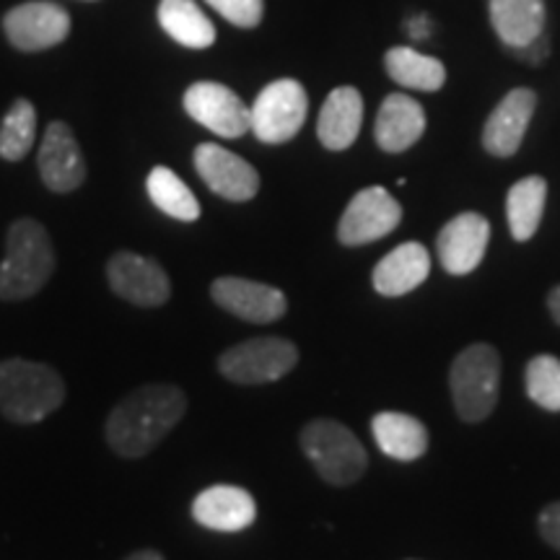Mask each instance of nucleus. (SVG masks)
<instances>
[{
	"label": "nucleus",
	"mask_w": 560,
	"mask_h": 560,
	"mask_svg": "<svg viewBox=\"0 0 560 560\" xmlns=\"http://www.w3.org/2000/svg\"><path fill=\"white\" fill-rule=\"evenodd\" d=\"M159 24L170 37L190 50H206L215 42V26L198 0H161Z\"/></svg>",
	"instance_id": "nucleus-23"
},
{
	"label": "nucleus",
	"mask_w": 560,
	"mask_h": 560,
	"mask_svg": "<svg viewBox=\"0 0 560 560\" xmlns=\"http://www.w3.org/2000/svg\"><path fill=\"white\" fill-rule=\"evenodd\" d=\"M402 221V206L384 187H366L348 202L340 215L338 240L346 247H363L392 234Z\"/></svg>",
	"instance_id": "nucleus-9"
},
{
	"label": "nucleus",
	"mask_w": 560,
	"mask_h": 560,
	"mask_svg": "<svg viewBox=\"0 0 560 560\" xmlns=\"http://www.w3.org/2000/svg\"><path fill=\"white\" fill-rule=\"evenodd\" d=\"M408 34L412 39H429L431 34H433V24H431V19L429 16H423V13H420V16H412L410 21H408Z\"/></svg>",
	"instance_id": "nucleus-32"
},
{
	"label": "nucleus",
	"mask_w": 560,
	"mask_h": 560,
	"mask_svg": "<svg viewBox=\"0 0 560 560\" xmlns=\"http://www.w3.org/2000/svg\"><path fill=\"white\" fill-rule=\"evenodd\" d=\"M3 32L16 50L39 52L60 45L70 32V16L58 3L32 0L3 16Z\"/></svg>",
	"instance_id": "nucleus-11"
},
{
	"label": "nucleus",
	"mask_w": 560,
	"mask_h": 560,
	"mask_svg": "<svg viewBox=\"0 0 560 560\" xmlns=\"http://www.w3.org/2000/svg\"><path fill=\"white\" fill-rule=\"evenodd\" d=\"M37 140V109L30 100H16L0 122V159L21 161Z\"/></svg>",
	"instance_id": "nucleus-27"
},
{
	"label": "nucleus",
	"mask_w": 560,
	"mask_h": 560,
	"mask_svg": "<svg viewBox=\"0 0 560 560\" xmlns=\"http://www.w3.org/2000/svg\"><path fill=\"white\" fill-rule=\"evenodd\" d=\"M37 166L47 190L58 195L79 190L86 182V159H83L79 140H75L73 130L66 122L55 120L47 125L39 145Z\"/></svg>",
	"instance_id": "nucleus-13"
},
{
	"label": "nucleus",
	"mask_w": 560,
	"mask_h": 560,
	"mask_svg": "<svg viewBox=\"0 0 560 560\" xmlns=\"http://www.w3.org/2000/svg\"><path fill=\"white\" fill-rule=\"evenodd\" d=\"M537 109V94L532 89H514L490 112L482 128V145L490 156L509 159L520 151L524 132H527L532 115Z\"/></svg>",
	"instance_id": "nucleus-16"
},
{
	"label": "nucleus",
	"mask_w": 560,
	"mask_h": 560,
	"mask_svg": "<svg viewBox=\"0 0 560 560\" xmlns=\"http://www.w3.org/2000/svg\"><path fill=\"white\" fill-rule=\"evenodd\" d=\"M425 130V112L408 94H389L380 107L374 138L382 151L402 153L416 145Z\"/></svg>",
	"instance_id": "nucleus-19"
},
{
	"label": "nucleus",
	"mask_w": 560,
	"mask_h": 560,
	"mask_svg": "<svg viewBox=\"0 0 560 560\" xmlns=\"http://www.w3.org/2000/svg\"><path fill=\"white\" fill-rule=\"evenodd\" d=\"M545 198H548V182L542 177H524L509 190L506 219L511 236L516 242H529L537 234L542 221Z\"/></svg>",
	"instance_id": "nucleus-24"
},
{
	"label": "nucleus",
	"mask_w": 560,
	"mask_h": 560,
	"mask_svg": "<svg viewBox=\"0 0 560 560\" xmlns=\"http://www.w3.org/2000/svg\"><path fill=\"white\" fill-rule=\"evenodd\" d=\"M527 395L542 410L560 412V359L556 355H535L527 363Z\"/></svg>",
	"instance_id": "nucleus-28"
},
{
	"label": "nucleus",
	"mask_w": 560,
	"mask_h": 560,
	"mask_svg": "<svg viewBox=\"0 0 560 560\" xmlns=\"http://www.w3.org/2000/svg\"><path fill=\"white\" fill-rule=\"evenodd\" d=\"M454 408L467 423H478L493 412L501 389V355L493 346L478 342L454 359L450 371Z\"/></svg>",
	"instance_id": "nucleus-4"
},
{
	"label": "nucleus",
	"mask_w": 560,
	"mask_h": 560,
	"mask_svg": "<svg viewBox=\"0 0 560 560\" xmlns=\"http://www.w3.org/2000/svg\"><path fill=\"white\" fill-rule=\"evenodd\" d=\"M540 532L548 545H552L560 552V501L550 503L540 514Z\"/></svg>",
	"instance_id": "nucleus-30"
},
{
	"label": "nucleus",
	"mask_w": 560,
	"mask_h": 560,
	"mask_svg": "<svg viewBox=\"0 0 560 560\" xmlns=\"http://www.w3.org/2000/svg\"><path fill=\"white\" fill-rule=\"evenodd\" d=\"M376 446L397 462H412L429 452V431L418 418L405 412H380L371 420Z\"/></svg>",
	"instance_id": "nucleus-22"
},
{
	"label": "nucleus",
	"mask_w": 560,
	"mask_h": 560,
	"mask_svg": "<svg viewBox=\"0 0 560 560\" xmlns=\"http://www.w3.org/2000/svg\"><path fill=\"white\" fill-rule=\"evenodd\" d=\"M55 247L47 229L34 219L11 223L5 236V257L0 262V299L26 301L50 283Z\"/></svg>",
	"instance_id": "nucleus-2"
},
{
	"label": "nucleus",
	"mask_w": 560,
	"mask_h": 560,
	"mask_svg": "<svg viewBox=\"0 0 560 560\" xmlns=\"http://www.w3.org/2000/svg\"><path fill=\"white\" fill-rule=\"evenodd\" d=\"M384 68H387L389 79L405 89L439 91L446 81L444 62L412 50V47H392L384 55Z\"/></svg>",
	"instance_id": "nucleus-25"
},
{
	"label": "nucleus",
	"mask_w": 560,
	"mask_h": 560,
	"mask_svg": "<svg viewBox=\"0 0 560 560\" xmlns=\"http://www.w3.org/2000/svg\"><path fill=\"white\" fill-rule=\"evenodd\" d=\"M548 306H550L552 319H556L558 325H560V285H556V289L550 291V296H548Z\"/></svg>",
	"instance_id": "nucleus-33"
},
{
	"label": "nucleus",
	"mask_w": 560,
	"mask_h": 560,
	"mask_svg": "<svg viewBox=\"0 0 560 560\" xmlns=\"http://www.w3.org/2000/svg\"><path fill=\"white\" fill-rule=\"evenodd\" d=\"M310 96L293 79L268 83L249 107V130L268 145L289 143L304 128Z\"/></svg>",
	"instance_id": "nucleus-6"
},
{
	"label": "nucleus",
	"mask_w": 560,
	"mask_h": 560,
	"mask_svg": "<svg viewBox=\"0 0 560 560\" xmlns=\"http://www.w3.org/2000/svg\"><path fill=\"white\" fill-rule=\"evenodd\" d=\"M301 450L312 462L319 478L330 486H350L366 472L369 457L355 433L338 420H312L301 431Z\"/></svg>",
	"instance_id": "nucleus-5"
},
{
	"label": "nucleus",
	"mask_w": 560,
	"mask_h": 560,
	"mask_svg": "<svg viewBox=\"0 0 560 560\" xmlns=\"http://www.w3.org/2000/svg\"><path fill=\"white\" fill-rule=\"evenodd\" d=\"M145 190L153 206L170 219L192 223L200 219V202L195 198L190 187L174 174L170 166H153L149 179H145Z\"/></svg>",
	"instance_id": "nucleus-26"
},
{
	"label": "nucleus",
	"mask_w": 560,
	"mask_h": 560,
	"mask_svg": "<svg viewBox=\"0 0 560 560\" xmlns=\"http://www.w3.org/2000/svg\"><path fill=\"white\" fill-rule=\"evenodd\" d=\"M206 3L242 30H255L265 16V0H206Z\"/></svg>",
	"instance_id": "nucleus-29"
},
{
	"label": "nucleus",
	"mask_w": 560,
	"mask_h": 560,
	"mask_svg": "<svg viewBox=\"0 0 560 560\" xmlns=\"http://www.w3.org/2000/svg\"><path fill=\"white\" fill-rule=\"evenodd\" d=\"M514 52H516V58L529 62V66H540V62H545V58L550 55V42H548V37H545V34H540V37L532 39L529 45H524Z\"/></svg>",
	"instance_id": "nucleus-31"
},
{
	"label": "nucleus",
	"mask_w": 560,
	"mask_h": 560,
	"mask_svg": "<svg viewBox=\"0 0 560 560\" xmlns=\"http://www.w3.org/2000/svg\"><path fill=\"white\" fill-rule=\"evenodd\" d=\"M128 560H164V558H161L156 550H138V552H132Z\"/></svg>",
	"instance_id": "nucleus-34"
},
{
	"label": "nucleus",
	"mask_w": 560,
	"mask_h": 560,
	"mask_svg": "<svg viewBox=\"0 0 560 560\" xmlns=\"http://www.w3.org/2000/svg\"><path fill=\"white\" fill-rule=\"evenodd\" d=\"M107 283L122 301L132 306H164L172 296V283L166 270L151 257L120 249L107 262Z\"/></svg>",
	"instance_id": "nucleus-8"
},
{
	"label": "nucleus",
	"mask_w": 560,
	"mask_h": 560,
	"mask_svg": "<svg viewBox=\"0 0 560 560\" xmlns=\"http://www.w3.org/2000/svg\"><path fill=\"white\" fill-rule=\"evenodd\" d=\"M195 170L200 179L219 198L231 202H247L260 190V174L249 161L215 143H202L195 149Z\"/></svg>",
	"instance_id": "nucleus-14"
},
{
	"label": "nucleus",
	"mask_w": 560,
	"mask_h": 560,
	"mask_svg": "<svg viewBox=\"0 0 560 560\" xmlns=\"http://www.w3.org/2000/svg\"><path fill=\"white\" fill-rule=\"evenodd\" d=\"M257 516V503L249 490L240 486L206 488L192 501V520L213 532H242Z\"/></svg>",
	"instance_id": "nucleus-17"
},
{
	"label": "nucleus",
	"mask_w": 560,
	"mask_h": 560,
	"mask_svg": "<svg viewBox=\"0 0 560 560\" xmlns=\"http://www.w3.org/2000/svg\"><path fill=\"white\" fill-rule=\"evenodd\" d=\"M363 122V100L353 86L330 91L319 109L317 136L327 151H346L355 143Z\"/></svg>",
	"instance_id": "nucleus-20"
},
{
	"label": "nucleus",
	"mask_w": 560,
	"mask_h": 560,
	"mask_svg": "<svg viewBox=\"0 0 560 560\" xmlns=\"http://www.w3.org/2000/svg\"><path fill=\"white\" fill-rule=\"evenodd\" d=\"M490 24L511 50L545 34V0H490Z\"/></svg>",
	"instance_id": "nucleus-21"
},
{
	"label": "nucleus",
	"mask_w": 560,
	"mask_h": 560,
	"mask_svg": "<svg viewBox=\"0 0 560 560\" xmlns=\"http://www.w3.org/2000/svg\"><path fill=\"white\" fill-rule=\"evenodd\" d=\"M66 400V382L47 363L0 361V412L13 423L32 425L52 416Z\"/></svg>",
	"instance_id": "nucleus-3"
},
{
	"label": "nucleus",
	"mask_w": 560,
	"mask_h": 560,
	"mask_svg": "<svg viewBox=\"0 0 560 560\" xmlns=\"http://www.w3.org/2000/svg\"><path fill=\"white\" fill-rule=\"evenodd\" d=\"M431 272V255L423 244L405 242L395 247L389 255H384L374 272H371V283H374L376 293L382 296L395 299L405 296V293L416 291Z\"/></svg>",
	"instance_id": "nucleus-18"
},
{
	"label": "nucleus",
	"mask_w": 560,
	"mask_h": 560,
	"mask_svg": "<svg viewBox=\"0 0 560 560\" xmlns=\"http://www.w3.org/2000/svg\"><path fill=\"white\" fill-rule=\"evenodd\" d=\"M210 296L223 312L252 322V325H268V322L283 317L285 310H289V301L276 285L236 276L215 278L213 285H210Z\"/></svg>",
	"instance_id": "nucleus-12"
},
{
	"label": "nucleus",
	"mask_w": 560,
	"mask_h": 560,
	"mask_svg": "<svg viewBox=\"0 0 560 560\" xmlns=\"http://www.w3.org/2000/svg\"><path fill=\"white\" fill-rule=\"evenodd\" d=\"M490 242V223L480 213H459L439 231L436 255L450 276L478 270Z\"/></svg>",
	"instance_id": "nucleus-15"
},
{
	"label": "nucleus",
	"mask_w": 560,
	"mask_h": 560,
	"mask_svg": "<svg viewBox=\"0 0 560 560\" xmlns=\"http://www.w3.org/2000/svg\"><path fill=\"white\" fill-rule=\"evenodd\" d=\"M185 412L187 395L177 384H143L112 408L104 436L120 457H145L185 418Z\"/></svg>",
	"instance_id": "nucleus-1"
},
{
	"label": "nucleus",
	"mask_w": 560,
	"mask_h": 560,
	"mask_svg": "<svg viewBox=\"0 0 560 560\" xmlns=\"http://www.w3.org/2000/svg\"><path fill=\"white\" fill-rule=\"evenodd\" d=\"M182 104L195 122L221 138H242L249 130V107L223 83H192Z\"/></svg>",
	"instance_id": "nucleus-10"
},
{
	"label": "nucleus",
	"mask_w": 560,
	"mask_h": 560,
	"mask_svg": "<svg viewBox=\"0 0 560 560\" xmlns=\"http://www.w3.org/2000/svg\"><path fill=\"white\" fill-rule=\"evenodd\" d=\"M299 363V350L285 338H257L240 342L221 353L219 371L223 380L234 384H272L291 374Z\"/></svg>",
	"instance_id": "nucleus-7"
}]
</instances>
